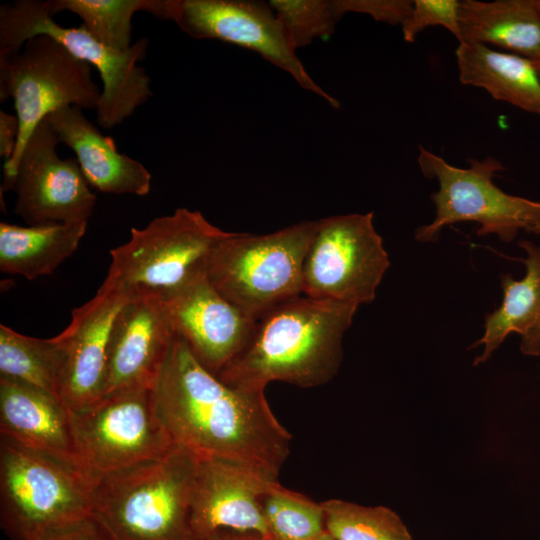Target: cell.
Masks as SVG:
<instances>
[{
	"mask_svg": "<svg viewBox=\"0 0 540 540\" xmlns=\"http://www.w3.org/2000/svg\"><path fill=\"white\" fill-rule=\"evenodd\" d=\"M153 395L175 445L197 458L228 460L278 481L292 436L264 392L225 384L174 336Z\"/></svg>",
	"mask_w": 540,
	"mask_h": 540,
	"instance_id": "6da1fadb",
	"label": "cell"
},
{
	"mask_svg": "<svg viewBox=\"0 0 540 540\" xmlns=\"http://www.w3.org/2000/svg\"><path fill=\"white\" fill-rule=\"evenodd\" d=\"M359 306L300 295L260 317L243 350L216 376L264 392L273 381L302 388L329 382L342 360V341Z\"/></svg>",
	"mask_w": 540,
	"mask_h": 540,
	"instance_id": "7a4b0ae2",
	"label": "cell"
},
{
	"mask_svg": "<svg viewBox=\"0 0 540 540\" xmlns=\"http://www.w3.org/2000/svg\"><path fill=\"white\" fill-rule=\"evenodd\" d=\"M197 458L176 446L97 478L92 513L114 540H195L189 517Z\"/></svg>",
	"mask_w": 540,
	"mask_h": 540,
	"instance_id": "3957f363",
	"label": "cell"
},
{
	"mask_svg": "<svg viewBox=\"0 0 540 540\" xmlns=\"http://www.w3.org/2000/svg\"><path fill=\"white\" fill-rule=\"evenodd\" d=\"M318 220L256 235L230 232L209 254L204 273L232 304L258 320L302 294L303 267Z\"/></svg>",
	"mask_w": 540,
	"mask_h": 540,
	"instance_id": "277c9868",
	"label": "cell"
},
{
	"mask_svg": "<svg viewBox=\"0 0 540 540\" xmlns=\"http://www.w3.org/2000/svg\"><path fill=\"white\" fill-rule=\"evenodd\" d=\"M37 35L52 37L97 69L103 87L96 121L102 128L121 124L152 97L151 79L138 64L147 55V38H140L128 50L118 52L98 42L82 25H59L46 1L16 0L0 6V58L18 52Z\"/></svg>",
	"mask_w": 540,
	"mask_h": 540,
	"instance_id": "5b68a950",
	"label": "cell"
},
{
	"mask_svg": "<svg viewBox=\"0 0 540 540\" xmlns=\"http://www.w3.org/2000/svg\"><path fill=\"white\" fill-rule=\"evenodd\" d=\"M93 485L82 469L1 436V526L14 540L92 514Z\"/></svg>",
	"mask_w": 540,
	"mask_h": 540,
	"instance_id": "8992f818",
	"label": "cell"
},
{
	"mask_svg": "<svg viewBox=\"0 0 540 540\" xmlns=\"http://www.w3.org/2000/svg\"><path fill=\"white\" fill-rule=\"evenodd\" d=\"M468 168L452 166L442 157L419 147V167L427 178L436 179L439 189L430 195L435 219L415 230V239L433 242L443 227L458 222L479 224L478 236L496 234L510 242L520 230L540 235V201L505 193L493 182L503 164L492 156L469 159Z\"/></svg>",
	"mask_w": 540,
	"mask_h": 540,
	"instance_id": "52a82bcc",
	"label": "cell"
},
{
	"mask_svg": "<svg viewBox=\"0 0 540 540\" xmlns=\"http://www.w3.org/2000/svg\"><path fill=\"white\" fill-rule=\"evenodd\" d=\"M91 68L48 35L0 58V101L12 98L19 120L17 147L3 165L4 177L12 176L30 135L49 114L64 106L97 109L101 91Z\"/></svg>",
	"mask_w": 540,
	"mask_h": 540,
	"instance_id": "ba28073f",
	"label": "cell"
},
{
	"mask_svg": "<svg viewBox=\"0 0 540 540\" xmlns=\"http://www.w3.org/2000/svg\"><path fill=\"white\" fill-rule=\"evenodd\" d=\"M229 233L200 211L178 208L143 228H131L129 240L110 251L106 279L164 296L202 271L209 254Z\"/></svg>",
	"mask_w": 540,
	"mask_h": 540,
	"instance_id": "9c48e42d",
	"label": "cell"
},
{
	"mask_svg": "<svg viewBox=\"0 0 540 540\" xmlns=\"http://www.w3.org/2000/svg\"><path fill=\"white\" fill-rule=\"evenodd\" d=\"M70 425L80 466L94 482L108 473L163 457L177 446L149 389L101 396L70 411Z\"/></svg>",
	"mask_w": 540,
	"mask_h": 540,
	"instance_id": "30bf717a",
	"label": "cell"
},
{
	"mask_svg": "<svg viewBox=\"0 0 540 540\" xmlns=\"http://www.w3.org/2000/svg\"><path fill=\"white\" fill-rule=\"evenodd\" d=\"M374 213H350L318 220L308 248L302 294L360 306L374 301L390 267Z\"/></svg>",
	"mask_w": 540,
	"mask_h": 540,
	"instance_id": "8fae6325",
	"label": "cell"
},
{
	"mask_svg": "<svg viewBox=\"0 0 540 540\" xmlns=\"http://www.w3.org/2000/svg\"><path fill=\"white\" fill-rule=\"evenodd\" d=\"M168 18L195 39H215L252 50L287 72L303 89L333 108L340 102L309 75L268 2L167 0Z\"/></svg>",
	"mask_w": 540,
	"mask_h": 540,
	"instance_id": "7c38bea8",
	"label": "cell"
},
{
	"mask_svg": "<svg viewBox=\"0 0 540 540\" xmlns=\"http://www.w3.org/2000/svg\"><path fill=\"white\" fill-rule=\"evenodd\" d=\"M47 118L30 135L2 190L16 194L14 212L28 225L88 222L96 196L75 157L62 159Z\"/></svg>",
	"mask_w": 540,
	"mask_h": 540,
	"instance_id": "4fadbf2b",
	"label": "cell"
},
{
	"mask_svg": "<svg viewBox=\"0 0 540 540\" xmlns=\"http://www.w3.org/2000/svg\"><path fill=\"white\" fill-rule=\"evenodd\" d=\"M160 298L174 336L215 375L243 350L256 324L211 284L204 269Z\"/></svg>",
	"mask_w": 540,
	"mask_h": 540,
	"instance_id": "5bb4252c",
	"label": "cell"
},
{
	"mask_svg": "<svg viewBox=\"0 0 540 540\" xmlns=\"http://www.w3.org/2000/svg\"><path fill=\"white\" fill-rule=\"evenodd\" d=\"M133 292L105 278L94 297L73 309L69 325L55 336L64 355L59 397L70 411L101 396L112 327Z\"/></svg>",
	"mask_w": 540,
	"mask_h": 540,
	"instance_id": "9a60e30c",
	"label": "cell"
},
{
	"mask_svg": "<svg viewBox=\"0 0 540 540\" xmlns=\"http://www.w3.org/2000/svg\"><path fill=\"white\" fill-rule=\"evenodd\" d=\"M173 342L160 296L134 291L112 327L101 396L131 389L153 390Z\"/></svg>",
	"mask_w": 540,
	"mask_h": 540,
	"instance_id": "2e32d148",
	"label": "cell"
},
{
	"mask_svg": "<svg viewBox=\"0 0 540 540\" xmlns=\"http://www.w3.org/2000/svg\"><path fill=\"white\" fill-rule=\"evenodd\" d=\"M277 483L235 462L197 458L189 517L195 540L230 531L270 538L262 499Z\"/></svg>",
	"mask_w": 540,
	"mask_h": 540,
	"instance_id": "e0dca14e",
	"label": "cell"
},
{
	"mask_svg": "<svg viewBox=\"0 0 540 540\" xmlns=\"http://www.w3.org/2000/svg\"><path fill=\"white\" fill-rule=\"evenodd\" d=\"M76 106H64L46 118L59 142L74 153L90 186L108 194L146 196L151 174L139 161L117 150L114 140L103 135Z\"/></svg>",
	"mask_w": 540,
	"mask_h": 540,
	"instance_id": "ac0fdd59",
	"label": "cell"
},
{
	"mask_svg": "<svg viewBox=\"0 0 540 540\" xmlns=\"http://www.w3.org/2000/svg\"><path fill=\"white\" fill-rule=\"evenodd\" d=\"M0 433L82 469L71 433L70 410L56 395L0 376Z\"/></svg>",
	"mask_w": 540,
	"mask_h": 540,
	"instance_id": "d6986e66",
	"label": "cell"
},
{
	"mask_svg": "<svg viewBox=\"0 0 540 540\" xmlns=\"http://www.w3.org/2000/svg\"><path fill=\"white\" fill-rule=\"evenodd\" d=\"M519 246L527 253L522 260L526 274L519 281L510 274L501 275L502 303L486 315L483 336L470 346L484 345L474 365L487 361L511 333L521 336L523 354L540 355V247L528 240H521Z\"/></svg>",
	"mask_w": 540,
	"mask_h": 540,
	"instance_id": "ffe728a7",
	"label": "cell"
},
{
	"mask_svg": "<svg viewBox=\"0 0 540 540\" xmlns=\"http://www.w3.org/2000/svg\"><path fill=\"white\" fill-rule=\"evenodd\" d=\"M459 43L493 45L540 60V11L536 0L459 1Z\"/></svg>",
	"mask_w": 540,
	"mask_h": 540,
	"instance_id": "44dd1931",
	"label": "cell"
},
{
	"mask_svg": "<svg viewBox=\"0 0 540 540\" xmlns=\"http://www.w3.org/2000/svg\"><path fill=\"white\" fill-rule=\"evenodd\" d=\"M455 54L462 84L540 116V76L532 60L474 43H459Z\"/></svg>",
	"mask_w": 540,
	"mask_h": 540,
	"instance_id": "7402d4cb",
	"label": "cell"
},
{
	"mask_svg": "<svg viewBox=\"0 0 540 540\" xmlns=\"http://www.w3.org/2000/svg\"><path fill=\"white\" fill-rule=\"evenodd\" d=\"M87 223H0V270L28 280L50 275L78 248Z\"/></svg>",
	"mask_w": 540,
	"mask_h": 540,
	"instance_id": "603a6c76",
	"label": "cell"
},
{
	"mask_svg": "<svg viewBox=\"0 0 540 540\" xmlns=\"http://www.w3.org/2000/svg\"><path fill=\"white\" fill-rule=\"evenodd\" d=\"M54 16L77 15L88 33L104 46L124 52L132 46V19L140 11L169 20L167 0H46Z\"/></svg>",
	"mask_w": 540,
	"mask_h": 540,
	"instance_id": "cb8c5ba5",
	"label": "cell"
},
{
	"mask_svg": "<svg viewBox=\"0 0 540 540\" xmlns=\"http://www.w3.org/2000/svg\"><path fill=\"white\" fill-rule=\"evenodd\" d=\"M63 359V350L56 337H30L0 325V376L59 397Z\"/></svg>",
	"mask_w": 540,
	"mask_h": 540,
	"instance_id": "d4e9b609",
	"label": "cell"
},
{
	"mask_svg": "<svg viewBox=\"0 0 540 540\" xmlns=\"http://www.w3.org/2000/svg\"><path fill=\"white\" fill-rule=\"evenodd\" d=\"M325 530L335 540H413L401 518L384 506H362L340 499L321 502Z\"/></svg>",
	"mask_w": 540,
	"mask_h": 540,
	"instance_id": "484cf974",
	"label": "cell"
},
{
	"mask_svg": "<svg viewBox=\"0 0 540 540\" xmlns=\"http://www.w3.org/2000/svg\"><path fill=\"white\" fill-rule=\"evenodd\" d=\"M271 540H315L325 530L321 503L277 483L262 499Z\"/></svg>",
	"mask_w": 540,
	"mask_h": 540,
	"instance_id": "4316f807",
	"label": "cell"
},
{
	"mask_svg": "<svg viewBox=\"0 0 540 540\" xmlns=\"http://www.w3.org/2000/svg\"><path fill=\"white\" fill-rule=\"evenodd\" d=\"M268 3L295 50L332 35L341 19L335 0H271Z\"/></svg>",
	"mask_w": 540,
	"mask_h": 540,
	"instance_id": "83f0119b",
	"label": "cell"
},
{
	"mask_svg": "<svg viewBox=\"0 0 540 540\" xmlns=\"http://www.w3.org/2000/svg\"><path fill=\"white\" fill-rule=\"evenodd\" d=\"M430 26L444 27L459 41V1H413L412 11L401 25L404 40L413 42L421 31Z\"/></svg>",
	"mask_w": 540,
	"mask_h": 540,
	"instance_id": "f1b7e54d",
	"label": "cell"
},
{
	"mask_svg": "<svg viewBox=\"0 0 540 540\" xmlns=\"http://www.w3.org/2000/svg\"><path fill=\"white\" fill-rule=\"evenodd\" d=\"M22 540H114V538L92 513L40 528Z\"/></svg>",
	"mask_w": 540,
	"mask_h": 540,
	"instance_id": "f546056e",
	"label": "cell"
},
{
	"mask_svg": "<svg viewBox=\"0 0 540 540\" xmlns=\"http://www.w3.org/2000/svg\"><path fill=\"white\" fill-rule=\"evenodd\" d=\"M335 4L341 18L347 13H361L390 25H402L413 7L410 0H335Z\"/></svg>",
	"mask_w": 540,
	"mask_h": 540,
	"instance_id": "4dcf8cb0",
	"label": "cell"
},
{
	"mask_svg": "<svg viewBox=\"0 0 540 540\" xmlns=\"http://www.w3.org/2000/svg\"><path fill=\"white\" fill-rule=\"evenodd\" d=\"M18 136L19 120L17 116L0 110V156L4 158V163L14 155Z\"/></svg>",
	"mask_w": 540,
	"mask_h": 540,
	"instance_id": "1f68e13d",
	"label": "cell"
},
{
	"mask_svg": "<svg viewBox=\"0 0 540 540\" xmlns=\"http://www.w3.org/2000/svg\"><path fill=\"white\" fill-rule=\"evenodd\" d=\"M205 540H271L255 532H221Z\"/></svg>",
	"mask_w": 540,
	"mask_h": 540,
	"instance_id": "d6a6232c",
	"label": "cell"
},
{
	"mask_svg": "<svg viewBox=\"0 0 540 540\" xmlns=\"http://www.w3.org/2000/svg\"><path fill=\"white\" fill-rule=\"evenodd\" d=\"M315 540H335V539L325 531L321 536H319Z\"/></svg>",
	"mask_w": 540,
	"mask_h": 540,
	"instance_id": "836d02e7",
	"label": "cell"
},
{
	"mask_svg": "<svg viewBox=\"0 0 540 540\" xmlns=\"http://www.w3.org/2000/svg\"><path fill=\"white\" fill-rule=\"evenodd\" d=\"M534 64H535V67H536V69H537V72H538V74H539V76H540V60H539V61H535Z\"/></svg>",
	"mask_w": 540,
	"mask_h": 540,
	"instance_id": "e575fe53",
	"label": "cell"
},
{
	"mask_svg": "<svg viewBox=\"0 0 540 540\" xmlns=\"http://www.w3.org/2000/svg\"><path fill=\"white\" fill-rule=\"evenodd\" d=\"M536 3H537V6L539 8V11H540V0H536Z\"/></svg>",
	"mask_w": 540,
	"mask_h": 540,
	"instance_id": "d590c367",
	"label": "cell"
}]
</instances>
